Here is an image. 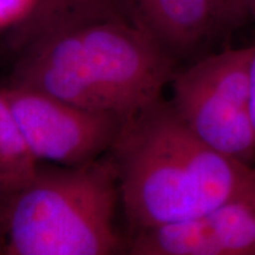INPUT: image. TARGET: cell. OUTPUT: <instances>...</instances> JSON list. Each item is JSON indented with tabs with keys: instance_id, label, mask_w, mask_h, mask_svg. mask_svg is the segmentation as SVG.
<instances>
[{
	"instance_id": "9",
	"label": "cell",
	"mask_w": 255,
	"mask_h": 255,
	"mask_svg": "<svg viewBox=\"0 0 255 255\" xmlns=\"http://www.w3.org/2000/svg\"><path fill=\"white\" fill-rule=\"evenodd\" d=\"M39 170L21 135L5 89H0V193L26 184Z\"/></svg>"
},
{
	"instance_id": "6",
	"label": "cell",
	"mask_w": 255,
	"mask_h": 255,
	"mask_svg": "<svg viewBox=\"0 0 255 255\" xmlns=\"http://www.w3.org/2000/svg\"><path fill=\"white\" fill-rule=\"evenodd\" d=\"M122 255H255V201L135 232Z\"/></svg>"
},
{
	"instance_id": "2",
	"label": "cell",
	"mask_w": 255,
	"mask_h": 255,
	"mask_svg": "<svg viewBox=\"0 0 255 255\" xmlns=\"http://www.w3.org/2000/svg\"><path fill=\"white\" fill-rule=\"evenodd\" d=\"M11 84L124 120L162 100L175 58L128 19L97 21L24 47Z\"/></svg>"
},
{
	"instance_id": "14",
	"label": "cell",
	"mask_w": 255,
	"mask_h": 255,
	"mask_svg": "<svg viewBox=\"0 0 255 255\" xmlns=\"http://www.w3.org/2000/svg\"><path fill=\"white\" fill-rule=\"evenodd\" d=\"M0 255H2V254H1V253H0Z\"/></svg>"
},
{
	"instance_id": "11",
	"label": "cell",
	"mask_w": 255,
	"mask_h": 255,
	"mask_svg": "<svg viewBox=\"0 0 255 255\" xmlns=\"http://www.w3.org/2000/svg\"><path fill=\"white\" fill-rule=\"evenodd\" d=\"M216 7L219 9L222 23L234 21L246 14L245 11V0H214Z\"/></svg>"
},
{
	"instance_id": "4",
	"label": "cell",
	"mask_w": 255,
	"mask_h": 255,
	"mask_svg": "<svg viewBox=\"0 0 255 255\" xmlns=\"http://www.w3.org/2000/svg\"><path fill=\"white\" fill-rule=\"evenodd\" d=\"M254 45L207 56L175 72L174 110L206 144L255 165V133L250 113V71Z\"/></svg>"
},
{
	"instance_id": "8",
	"label": "cell",
	"mask_w": 255,
	"mask_h": 255,
	"mask_svg": "<svg viewBox=\"0 0 255 255\" xmlns=\"http://www.w3.org/2000/svg\"><path fill=\"white\" fill-rule=\"evenodd\" d=\"M127 19L119 0H33L30 13L15 26V46L97 21Z\"/></svg>"
},
{
	"instance_id": "1",
	"label": "cell",
	"mask_w": 255,
	"mask_h": 255,
	"mask_svg": "<svg viewBox=\"0 0 255 255\" xmlns=\"http://www.w3.org/2000/svg\"><path fill=\"white\" fill-rule=\"evenodd\" d=\"M109 154L133 232L255 201V165L206 144L163 98L126 121Z\"/></svg>"
},
{
	"instance_id": "7",
	"label": "cell",
	"mask_w": 255,
	"mask_h": 255,
	"mask_svg": "<svg viewBox=\"0 0 255 255\" xmlns=\"http://www.w3.org/2000/svg\"><path fill=\"white\" fill-rule=\"evenodd\" d=\"M128 20L171 56L189 52L222 23L214 0H119Z\"/></svg>"
},
{
	"instance_id": "10",
	"label": "cell",
	"mask_w": 255,
	"mask_h": 255,
	"mask_svg": "<svg viewBox=\"0 0 255 255\" xmlns=\"http://www.w3.org/2000/svg\"><path fill=\"white\" fill-rule=\"evenodd\" d=\"M33 0H0V28L17 26L30 13Z\"/></svg>"
},
{
	"instance_id": "12",
	"label": "cell",
	"mask_w": 255,
	"mask_h": 255,
	"mask_svg": "<svg viewBox=\"0 0 255 255\" xmlns=\"http://www.w3.org/2000/svg\"><path fill=\"white\" fill-rule=\"evenodd\" d=\"M250 113L252 127H253L255 133V45L253 56H252L251 62V71H250Z\"/></svg>"
},
{
	"instance_id": "3",
	"label": "cell",
	"mask_w": 255,
	"mask_h": 255,
	"mask_svg": "<svg viewBox=\"0 0 255 255\" xmlns=\"http://www.w3.org/2000/svg\"><path fill=\"white\" fill-rule=\"evenodd\" d=\"M7 195L0 213L2 255H122L116 229L121 201L110 157L39 169Z\"/></svg>"
},
{
	"instance_id": "5",
	"label": "cell",
	"mask_w": 255,
	"mask_h": 255,
	"mask_svg": "<svg viewBox=\"0 0 255 255\" xmlns=\"http://www.w3.org/2000/svg\"><path fill=\"white\" fill-rule=\"evenodd\" d=\"M5 92L33 157L63 168L83 167L109 154L127 121L20 85L11 84Z\"/></svg>"
},
{
	"instance_id": "13",
	"label": "cell",
	"mask_w": 255,
	"mask_h": 255,
	"mask_svg": "<svg viewBox=\"0 0 255 255\" xmlns=\"http://www.w3.org/2000/svg\"><path fill=\"white\" fill-rule=\"evenodd\" d=\"M245 11L255 18V0H245Z\"/></svg>"
}]
</instances>
